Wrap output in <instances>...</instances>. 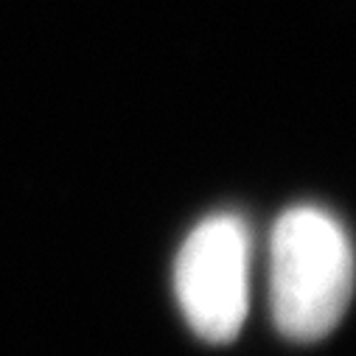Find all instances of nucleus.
<instances>
[{"label":"nucleus","instance_id":"nucleus-1","mask_svg":"<svg viewBox=\"0 0 356 356\" xmlns=\"http://www.w3.org/2000/svg\"><path fill=\"white\" fill-rule=\"evenodd\" d=\"M273 314L300 342L325 337L353 292V252L342 225L312 205L286 211L273 233Z\"/></svg>","mask_w":356,"mask_h":356},{"label":"nucleus","instance_id":"nucleus-2","mask_svg":"<svg viewBox=\"0 0 356 356\" xmlns=\"http://www.w3.org/2000/svg\"><path fill=\"white\" fill-rule=\"evenodd\" d=\"M250 236L236 216L205 219L177 258V298L208 342H230L247 317Z\"/></svg>","mask_w":356,"mask_h":356}]
</instances>
